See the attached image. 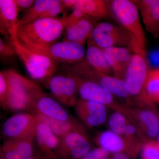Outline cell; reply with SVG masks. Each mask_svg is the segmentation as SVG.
<instances>
[{"label": "cell", "instance_id": "1", "mask_svg": "<svg viewBox=\"0 0 159 159\" xmlns=\"http://www.w3.org/2000/svg\"><path fill=\"white\" fill-rule=\"evenodd\" d=\"M66 17L40 19L20 25L11 38L30 48H47L57 43L62 35L65 30Z\"/></svg>", "mask_w": 159, "mask_h": 159}, {"label": "cell", "instance_id": "2", "mask_svg": "<svg viewBox=\"0 0 159 159\" xmlns=\"http://www.w3.org/2000/svg\"><path fill=\"white\" fill-rule=\"evenodd\" d=\"M2 72L8 86L3 108L12 111H32L35 100L43 91L33 80L24 77L15 70L9 69Z\"/></svg>", "mask_w": 159, "mask_h": 159}, {"label": "cell", "instance_id": "3", "mask_svg": "<svg viewBox=\"0 0 159 159\" xmlns=\"http://www.w3.org/2000/svg\"><path fill=\"white\" fill-rule=\"evenodd\" d=\"M89 38L101 49L122 47L129 49L134 54L146 55L142 51L136 39L122 25L108 22L97 23Z\"/></svg>", "mask_w": 159, "mask_h": 159}, {"label": "cell", "instance_id": "4", "mask_svg": "<svg viewBox=\"0 0 159 159\" xmlns=\"http://www.w3.org/2000/svg\"><path fill=\"white\" fill-rule=\"evenodd\" d=\"M18 57L22 61L31 79L48 85L58 68V63L48 56L24 47L14 38L10 39Z\"/></svg>", "mask_w": 159, "mask_h": 159}, {"label": "cell", "instance_id": "5", "mask_svg": "<svg viewBox=\"0 0 159 159\" xmlns=\"http://www.w3.org/2000/svg\"><path fill=\"white\" fill-rule=\"evenodd\" d=\"M65 69L66 72L99 84L114 96L125 99L128 104L130 103V95L123 80L118 79L97 70L89 65L84 60L77 63L66 66Z\"/></svg>", "mask_w": 159, "mask_h": 159}, {"label": "cell", "instance_id": "6", "mask_svg": "<svg viewBox=\"0 0 159 159\" xmlns=\"http://www.w3.org/2000/svg\"><path fill=\"white\" fill-rule=\"evenodd\" d=\"M149 70L146 56L133 54L124 77L131 98L130 104H148L152 102L145 91V83Z\"/></svg>", "mask_w": 159, "mask_h": 159}, {"label": "cell", "instance_id": "7", "mask_svg": "<svg viewBox=\"0 0 159 159\" xmlns=\"http://www.w3.org/2000/svg\"><path fill=\"white\" fill-rule=\"evenodd\" d=\"M110 11L121 24L136 39L142 51L146 54V39L139 9L133 1H108Z\"/></svg>", "mask_w": 159, "mask_h": 159}, {"label": "cell", "instance_id": "8", "mask_svg": "<svg viewBox=\"0 0 159 159\" xmlns=\"http://www.w3.org/2000/svg\"><path fill=\"white\" fill-rule=\"evenodd\" d=\"M73 74L77 81L78 94L80 99L98 102L112 109L115 111L120 112L127 116V105L120 104L116 101L115 96L111 92L95 83Z\"/></svg>", "mask_w": 159, "mask_h": 159}, {"label": "cell", "instance_id": "9", "mask_svg": "<svg viewBox=\"0 0 159 159\" xmlns=\"http://www.w3.org/2000/svg\"><path fill=\"white\" fill-rule=\"evenodd\" d=\"M27 48L45 54L58 63H64L67 66L82 61L84 59L86 54L84 46L68 41L57 42L43 48Z\"/></svg>", "mask_w": 159, "mask_h": 159}, {"label": "cell", "instance_id": "10", "mask_svg": "<svg viewBox=\"0 0 159 159\" xmlns=\"http://www.w3.org/2000/svg\"><path fill=\"white\" fill-rule=\"evenodd\" d=\"M47 85L54 99L61 104L68 107L77 105L79 100L77 84L73 74L66 72L65 74H54Z\"/></svg>", "mask_w": 159, "mask_h": 159}, {"label": "cell", "instance_id": "11", "mask_svg": "<svg viewBox=\"0 0 159 159\" xmlns=\"http://www.w3.org/2000/svg\"><path fill=\"white\" fill-rule=\"evenodd\" d=\"M37 120L34 115L19 113L9 117L4 122L2 133L6 140L29 139L34 136Z\"/></svg>", "mask_w": 159, "mask_h": 159}, {"label": "cell", "instance_id": "12", "mask_svg": "<svg viewBox=\"0 0 159 159\" xmlns=\"http://www.w3.org/2000/svg\"><path fill=\"white\" fill-rule=\"evenodd\" d=\"M154 107L136 106L128 105V119L139 127L147 139L157 136L159 119Z\"/></svg>", "mask_w": 159, "mask_h": 159}, {"label": "cell", "instance_id": "13", "mask_svg": "<svg viewBox=\"0 0 159 159\" xmlns=\"http://www.w3.org/2000/svg\"><path fill=\"white\" fill-rule=\"evenodd\" d=\"M90 148V142L83 127L61 138L57 150L73 159H80Z\"/></svg>", "mask_w": 159, "mask_h": 159}, {"label": "cell", "instance_id": "14", "mask_svg": "<svg viewBox=\"0 0 159 159\" xmlns=\"http://www.w3.org/2000/svg\"><path fill=\"white\" fill-rule=\"evenodd\" d=\"M105 106L98 102L80 99L75 107L77 116L88 127H97L102 125L107 119Z\"/></svg>", "mask_w": 159, "mask_h": 159}, {"label": "cell", "instance_id": "15", "mask_svg": "<svg viewBox=\"0 0 159 159\" xmlns=\"http://www.w3.org/2000/svg\"><path fill=\"white\" fill-rule=\"evenodd\" d=\"M144 28L154 37L159 36V0H134Z\"/></svg>", "mask_w": 159, "mask_h": 159}, {"label": "cell", "instance_id": "16", "mask_svg": "<svg viewBox=\"0 0 159 159\" xmlns=\"http://www.w3.org/2000/svg\"><path fill=\"white\" fill-rule=\"evenodd\" d=\"M102 50L114 77L124 80L125 72L134 53L129 49L122 47H112Z\"/></svg>", "mask_w": 159, "mask_h": 159}, {"label": "cell", "instance_id": "17", "mask_svg": "<svg viewBox=\"0 0 159 159\" xmlns=\"http://www.w3.org/2000/svg\"><path fill=\"white\" fill-rule=\"evenodd\" d=\"M61 104L54 98L43 92L35 100L31 112L57 120H70L72 118L70 114Z\"/></svg>", "mask_w": 159, "mask_h": 159}, {"label": "cell", "instance_id": "18", "mask_svg": "<svg viewBox=\"0 0 159 159\" xmlns=\"http://www.w3.org/2000/svg\"><path fill=\"white\" fill-rule=\"evenodd\" d=\"M19 12L15 0H0V31L9 40L18 25Z\"/></svg>", "mask_w": 159, "mask_h": 159}, {"label": "cell", "instance_id": "19", "mask_svg": "<svg viewBox=\"0 0 159 159\" xmlns=\"http://www.w3.org/2000/svg\"><path fill=\"white\" fill-rule=\"evenodd\" d=\"M34 136L29 139L6 140L1 152L3 159H28L32 157Z\"/></svg>", "mask_w": 159, "mask_h": 159}, {"label": "cell", "instance_id": "20", "mask_svg": "<svg viewBox=\"0 0 159 159\" xmlns=\"http://www.w3.org/2000/svg\"><path fill=\"white\" fill-rule=\"evenodd\" d=\"M98 21L97 19L91 16H84L74 25L66 30L63 40L84 45Z\"/></svg>", "mask_w": 159, "mask_h": 159}, {"label": "cell", "instance_id": "21", "mask_svg": "<svg viewBox=\"0 0 159 159\" xmlns=\"http://www.w3.org/2000/svg\"><path fill=\"white\" fill-rule=\"evenodd\" d=\"M60 140L48 125L37 120L34 131V140L41 150L45 153L51 154L53 151L57 150Z\"/></svg>", "mask_w": 159, "mask_h": 159}, {"label": "cell", "instance_id": "22", "mask_svg": "<svg viewBox=\"0 0 159 159\" xmlns=\"http://www.w3.org/2000/svg\"><path fill=\"white\" fill-rule=\"evenodd\" d=\"M122 137L127 146V154L133 159L137 157L141 152L143 145L148 140L142 131L130 120Z\"/></svg>", "mask_w": 159, "mask_h": 159}, {"label": "cell", "instance_id": "23", "mask_svg": "<svg viewBox=\"0 0 159 159\" xmlns=\"http://www.w3.org/2000/svg\"><path fill=\"white\" fill-rule=\"evenodd\" d=\"M87 45L84 60L97 70L111 76L112 71L106 59L102 49L89 38L87 40Z\"/></svg>", "mask_w": 159, "mask_h": 159}, {"label": "cell", "instance_id": "24", "mask_svg": "<svg viewBox=\"0 0 159 159\" xmlns=\"http://www.w3.org/2000/svg\"><path fill=\"white\" fill-rule=\"evenodd\" d=\"M38 121L46 123L57 137L61 139L68 134L83 128V125L75 119L62 121L51 119L38 113H32Z\"/></svg>", "mask_w": 159, "mask_h": 159}, {"label": "cell", "instance_id": "25", "mask_svg": "<svg viewBox=\"0 0 159 159\" xmlns=\"http://www.w3.org/2000/svg\"><path fill=\"white\" fill-rule=\"evenodd\" d=\"M96 142L99 147L104 148L111 154L124 152L128 154L124 139L111 130L99 133L96 138Z\"/></svg>", "mask_w": 159, "mask_h": 159}, {"label": "cell", "instance_id": "26", "mask_svg": "<svg viewBox=\"0 0 159 159\" xmlns=\"http://www.w3.org/2000/svg\"><path fill=\"white\" fill-rule=\"evenodd\" d=\"M74 7L81 9L86 15L98 20L109 17L110 9L108 1L102 0H77Z\"/></svg>", "mask_w": 159, "mask_h": 159}, {"label": "cell", "instance_id": "27", "mask_svg": "<svg viewBox=\"0 0 159 159\" xmlns=\"http://www.w3.org/2000/svg\"><path fill=\"white\" fill-rule=\"evenodd\" d=\"M53 0H36L31 8L27 10L19 20L18 26L30 22L35 20L43 19Z\"/></svg>", "mask_w": 159, "mask_h": 159}, {"label": "cell", "instance_id": "28", "mask_svg": "<svg viewBox=\"0 0 159 159\" xmlns=\"http://www.w3.org/2000/svg\"><path fill=\"white\" fill-rule=\"evenodd\" d=\"M145 88L150 100L154 103H159V68L149 70Z\"/></svg>", "mask_w": 159, "mask_h": 159}, {"label": "cell", "instance_id": "29", "mask_svg": "<svg viewBox=\"0 0 159 159\" xmlns=\"http://www.w3.org/2000/svg\"><path fill=\"white\" fill-rule=\"evenodd\" d=\"M129 120L124 114L120 112L115 111L109 120V127L111 131L122 137Z\"/></svg>", "mask_w": 159, "mask_h": 159}, {"label": "cell", "instance_id": "30", "mask_svg": "<svg viewBox=\"0 0 159 159\" xmlns=\"http://www.w3.org/2000/svg\"><path fill=\"white\" fill-rule=\"evenodd\" d=\"M17 56L16 51L11 40L9 42L5 41L0 38V57L1 59L4 62L12 61Z\"/></svg>", "mask_w": 159, "mask_h": 159}, {"label": "cell", "instance_id": "31", "mask_svg": "<svg viewBox=\"0 0 159 159\" xmlns=\"http://www.w3.org/2000/svg\"><path fill=\"white\" fill-rule=\"evenodd\" d=\"M142 159H159V144L152 140L145 142L141 151Z\"/></svg>", "mask_w": 159, "mask_h": 159}, {"label": "cell", "instance_id": "32", "mask_svg": "<svg viewBox=\"0 0 159 159\" xmlns=\"http://www.w3.org/2000/svg\"><path fill=\"white\" fill-rule=\"evenodd\" d=\"M85 16L86 15L85 13L81 9L74 7L70 14L68 16H66L65 30H67Z\"/></svg>", "mask_w": 159, "mask_h": 159}, {"label": "cell", "instance_id": "33", "mask_svg": "<svg viewBox=\"0 0 159 159\" xmlns=\"http://www.w3.org/2000/svg\"><path fill=\"white\" fill-rule=\"evenodd\" d=\"M111 155L107 150L98 147L91 149L80 159H108Z\"/></svg>", "mask_w": 159, "mask_h": 159}, {"label": "cell", "instance_id": "34", "mask_svg": "<svg viewBox=\"0 0 159 159\" xmlns=\"http://www.w3.org/2000/svg\"><path fill=\"white\" fill-rule=\"evenodd\" d=\"M8 86L7 80L2 71L0 72V103L4 107L8 93Z\"/></svg>", "mask_w": 159, "mask_h": 159}, {"label": "cell", "instance_id": "35", "mask_svg": "<svg viewBox=\"0 0 159 159\" xmlns=\"http://www.w3.org/2000/svg\"><path fill=\"white\" fill-rule=\"evenodd\" d=\"M33 0H15L16 3L20 11H26L33 6L34 2Z\"/></svg>", "mask_w": 159, "mask_h": 159}, {"label": "cell", "instance_id": "36", "mask_svg": "<svg viewBox=\"0 0 159 159\" xmlns=\"http://www.w3.org/2000/svg\"><path fill=\"white\" fill-rule=\"evenodd\" d=\"M108 159H132L128 154L124 152L112 154Z\"/></svg>", "mask_w": 159, "mask_h": 159}, {"label": "cell", "instance_id": "37", "mask_svg": "<svg viewBox=\"0 0 159 159\" xmlns=\"http://www.w3.org/2000/svg\"><path fill=\"white\" fill-rule=\"evenodd\" d=\"M65 9H74L77 2V0H61Z\"/></svg>", "mask_w": 159, "mask_h": 159}, {"label": "cell", "instance_id": "38", "mask_svg": "<svg viewBox=\"0 0 159 159\" xmlns=\"http://www.w3.org/2000/svg\"><path fill=\"white\" fill-rule=\"evenodd\" d=\"M157 142L159 144V131L158 134V135H157Z\"/></svg>", "mask_w": 159, "mask_h": 159}, {"label": "cell", "instance_id": "39", "mask_svg": "<svg viewBox=\"0 0 159 159\" xmlns=\"http://www.w3.org/2000/svg\"><path fill=\"white\" fill-rule=\"evenodd\" d=\"M28 159H37L36 158L34 157H31L29 158Z\"/></svg>", "mask_w": 159, "mask_h": 159}]
</instances>
